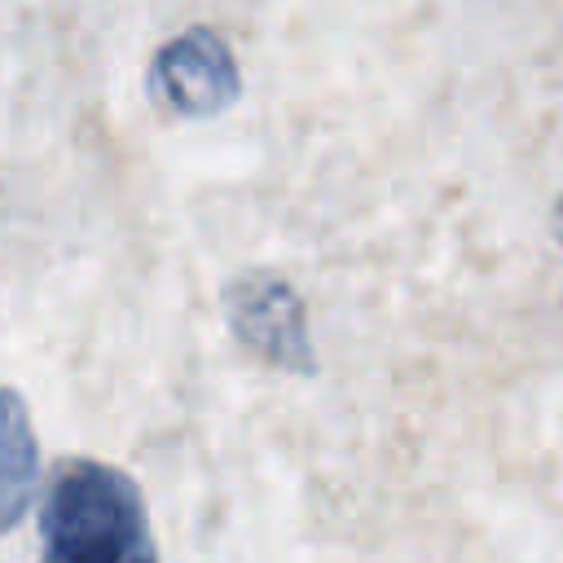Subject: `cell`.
I'll use <instances>...</instances> for the list:
<instances>
[{
    "mask_svg": "<svg viewBox=\"0 0 563 563\" xmlns=\"http://www.w3.org/2000/svg\"><path fill=\"white\" fill-rule=\"evenodd\" d=\"M40 563H158L132 475L97 457L62 462L40 510Z\"/></svg>",
    "mask_w": 563,
    "mask_h": 563,
    "instance_id": "1",
    "label": "cell"
},
{
    "mask_svg": "<svg viewBox=\"0 0 563 563\" xmlns=\"http://www.w3.org/2000/svg\"><path fill=\"white\" fill-rule=\"evenodd\" d=\"M224 312L229 330L238 334L242 347H251L260 361L295 374H312V339H308V317L299 290L277 277V273H246L224 290Z\"/></svg>",
    "mask_w": 563,
    "mask_h": 563,
    "instance_id": "2",
    "label": "cell"
},
{
    "mask_svg": "<svg viewBox=\"0 0 563 563\" xmlns=\"http://www.w3.org/2000/svg\"><path fill=\"white\" fill-rule=\"evenodd\" d=\"M150 88L167 110H176L185 119H207V114H220L224 106H233L238 66L220 35L185 31L158 48V57L150 66Z\"/></svg>",
    "mask_w": 563,
    "mask_h": 563,
    "instance_id": "3",
    "label": "cell"
},
{
    "mask_svg": "<svg viewBox=\"0 0 563 563\" xmlns=\"http://www.w3.org/2000/svg\"><path fill=\"white\" fill-rule=\"evenodd\" d=\"M40 479V440L31 409L13 387H0V537L26 515Z\"/></svg>",
    "mask_w": 563,
    "mask_h": 563,
    "instance_id": "4",
    "label": "cell"
}]
</instances>
